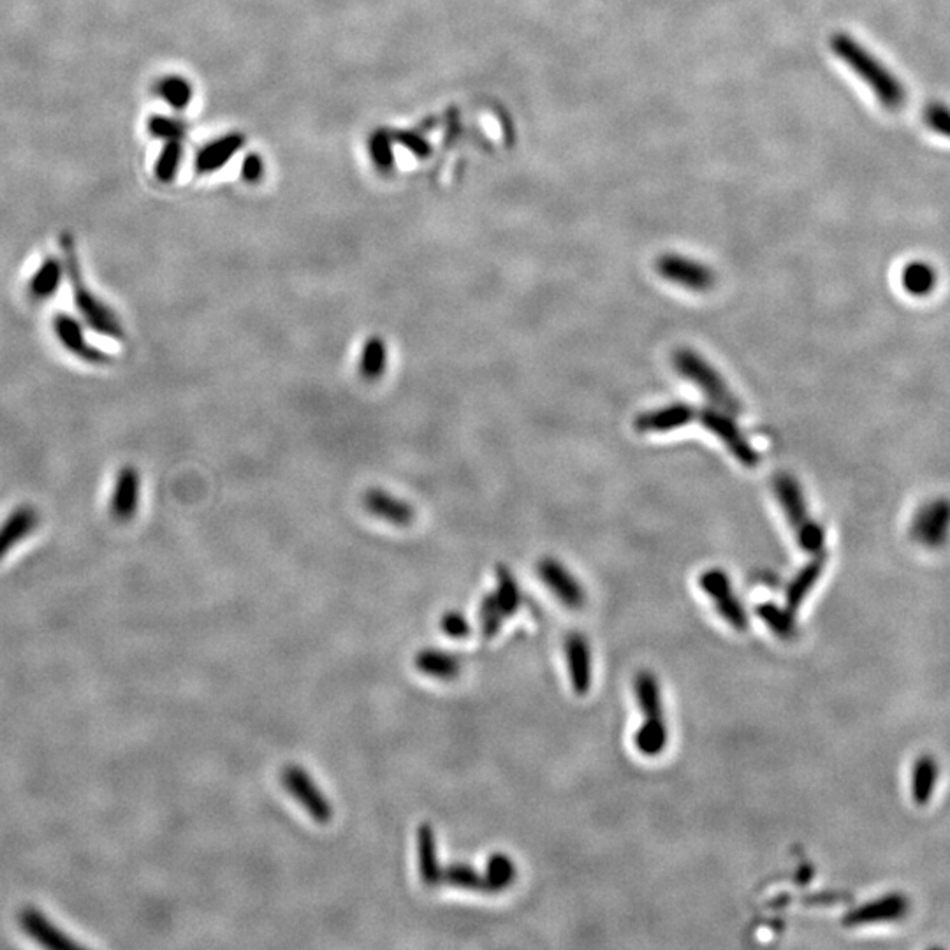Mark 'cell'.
<instances>
[{"mask_svg": "<svg viewBox=\"0 0 950 950\" xmlns=\"http://www.w3.org/2000/svg\"><path fill=\"white\" fill-rule=\"evenodd\" d=\"M908 908H910V903H908L905 896L893 894V896L875 899V901L866 903L861 908L848 911L843 917V925L866 926L877 925V922H884V920H896L899 917L907 916Z\"/></svg>", "mask_w": 950, "mask_h": 950, "instance_id": "17", "label": "cell"}, {"mask_svg": "<svg viewBox=\"0 0 950 950\" xmlns=\"http://www.w3.org/2000/svg\"><path fill=\"white\" fill-rule=\"evenodd\" d=\"M65 275L64 263L57 257L49 256L38 266L26 291L34 301H46L57 295L58 287L62 284V277Z\"/></svg>", "mask_w": 950, "mask_h": 950, "instance_id": "22", "label": "cell"}, {"mask_svg": "<svg viewBox=\"0 0 950 950\" xmlns=\"http://www.w3.org/2000/svg\"><path fill=\"white\" fill-rule=\"evenodd\" d=\"M925 122L929 129L950 139V109L940 103H931L925 108Z\"/></svg>", "mask_w": 950, "mask_h": 950, "instance_id": "37", "label": "cell"}, {"mask_svg": "<svg viewBox=\"0 0 950 950\" xmlns=\"http://www.w3.org/2000/svg\"><path fill=\"white\" fill-rule=\"evenodd\" d=\"M263 171H265V166H263L260 157L256 156V153L248 156L244 161V166H242V173H244V179L247 182H259Z\"/></svg>", "mask_w": 950, "mask_h": 950, "instance_id": "40", "label": "cell"}, {"mask_svg": "<svg viewBox=\"0 0 950 950\" xmlns=\"http://www.w3.org/2000/svg\"><path fill=\"white\" fill-rule=\"evenodd\" d=\"M182 145L180 141H166L164 150L157 159L156 177L159 182H173L179 171L180 162H182Z\"/></svg>", "mask_w": 950, "mask_h": 950, "instance_id": "33", "label": "cell"}, {"mask_svg": "<svg viewBox=\"0 0 950 950\" xmlns=\"http://www.w3.org/2000/svg\"><path fill=\"white\" fill-rule=\"evenodd\" d=\"M673 365L677 374L691 381L703 395H706L713 407L722 408L733 416L741 413V404L727 386V382L701 354L692 349H677L673 354Z\"/></svg>", "mask_w": 950, "mask_h": 950, "instance_id": "5", "label": "cell"}, {"mask_svg": "<svg viewBox=\"0 0 950 950\" xmlns=\"http://www.w3.org/2000/svg\"><path fill=\"white\" fill-rule=\"evenodd\" d=\"M697 419L706 430L712 431L718 439L724 442V446L729 449L730 455L745 465V467H757L760 458L759 452L754 449L747 437L743 435L738 423L734 421V416L730 413H725L718 407H704L698 410Z\"/></svg>", "mask_w": 950, "mask_h": 950, "instance_id": "6", "label": "cell"}, {"mask_svg": "<svg viewBox=\"0 0 950 950\" xmlns=\"http://www.w3.org/2000/svg\"><path fill=\"white\" fill-rule=\"evenodd\" d=\"M484 875L490 882L491 894L500 893V890L509 889L516 880V866L508 855H491Z\"/></svg>", "mask_w": 950, "mask_h": 950, "instance_id": "30", "label": "cell"}, {"mask_svg": "<svg viewBox=\"0 0 950 950\" xmlns=\"http://www.w3.org/2000/svg\"><path fill=\"white\" fill-rule=\"evenodd\" d=\"M440 627H442V630L447 636H451V638L455 639L467 638L470 633L469 621H467V618L458 611L446 612L442 617V621H440Z\"/></svg>", "mask_w": 950, "mask_h": 950, "instance_id": "38", "label": "cell"}, {"mask_svg": "<svg viewBox=\"0 0 950 950\" xmlns=\"http://www.w3.org/2000/svg\"><path fill=\"white\" fill-rule=\"evenodd\" d=\"M911 537L926 547H940L950 535V500H931L911 520Z\"/></svg>", "mask_w": 950, "mask_h": 950, "instance_id": "9", "label": "cell"}, {"mask_svg": "<svg viewBox=\"0 0 950 950\" xmlns=\"http://www.w3.org/2000/svg\"><path fill=\"white\" fill-rule=\"evenodd\" d=\"M416 668L423 674L439 680H452L461 671L460 659L442 650H423L417 653Z\"/></svg>", "mask_w": 950, "mask_h": 950, "instance_id": "25", "label": "cell"}, {"mask_svg": "<svg viewBox=\"0 0 950 950\" xmlns=\"http://www.w3.org/2000/svg\"><path fill=\"white\" fill-rule=\"evenodd\" d=\"M20 926H22L26 937H31L32 940L46 947V949H79L82 947L74 942L73 938L67 937L61 928L53 925L52 920L38 908H23L20 911Z\"/></svg>", "mask_w": 950, "mask_h": 950, "instance_id": "15", "label": "cell"}, {"mask_svg": "<svg viewBox=\"0 0 950 950\" xmlns=\"http://www.w3.org/2000/svg\"><path fill=\"white\" fill-rule=\"evenodd\" d=\"M156 94L174 109H185L192 99V87L182 76H166L157 83Z\"/></svg>", "mask_w": 950, "mask_h": 950, "instance_id": "31", "label": "cell"}, {"mask_svg": "<svg viewBox=\"0 0 950 950\" xmlns=\"http://www.w3.org/2000/svg\"><path fill=\"white\" fill-rule=\"evenodd\" d=\"M61 250L62 256H64L65 275L70 278L71 289H73L74 305H76L85 324L106 339H126L122 322L118 319L115 310L109 309L99 296L90 291L87 280L83 277L76 242H74V236L71 233H64L61 236Z\"/></svg>", "mask_w": 950, "mask_h": 950, "instance_id": "2", "label": "cell"}, {"mask_svg": "<svg viewBox=\"0 0 950 950\" xmlns=\"http://www.w3.org/2000/svg\"><path fill=\"white\" fill-rule=\"evenodd\" d=\"M633 689L644 716V722L633 736V745L644 757L660 756L668 747L669 733L659 682L651 673H639Z\"/></svg>", "mask_w": 950, "mask_h": 950, "instance_id": "3", "label": "cell"}, {"mask_svg": "<svg viewBox=\"0 0 950 950\" xmlns=\"http://www.w3.org/2000/svg\"><path fill=\"white\" fill-rule=\"evenodd\" d=\"M53 333L57 337L58 342L65 351L71 352L74 357H78L83 363L94 366H105L111 363V356L105 351L94 348L87 340V334L83 331L82 322L76 317L70 313H57L53 317Z\"/></svg>", "mask_w": 950, "mask_h": 950, "instance_id": "10", "label": "cell"}, {"mask_svg": "<svg viewBox=\"0 0 950 950\" xmlns=\"http://www.w3.org/2000/svg\"><path fill=\"white\" fill-rule=\"evenodd\" d=\"M417 866L425 886L435 887L442 884L437 840L430 824H423L417 829Z\"/></svg>", "mask_w": 950, "mask_h": 950, "instance_id": "20", "label": "cell"}, {"mask_svg": "<svg viewBox=\"0 0 950 950\" xmlns=\"http://www.w3.org/2000/svg\"><path fill=\"white\" fill-rule=\"evenodd\" d=\"M442 882L451 884V886L460 887V889L478 890V893H490V882L487 875L476 872L472 866L467 864H451L442 869Z\"/></svg>", "mask_w": 950, "mask_h": 950, "instance_id": "29", "label": "cell"}, {"mask_svg": "<svg viewBox=\"0 0 950 950\" xmlns=\"http://www.w3.org/2000/svg\"><path fill=\"white\" fill-rule=\"evenodd\" d=\"M698 585L709 595L716 611L734 630L747 632L750 620L738 597L734 594L733 585L727 574L722 569H709L701 574Z\"/></svg>", "mask_w": 950, "mask_h": 950, "instance_id": "7", "label": "cell"}, {"mask_svg": "<svg viewBox=\"0 0 950 950\" xmlns=\"http://www.w3.org/2000/svg\"><path fill=\"white\" fill-rule=\"evenodd\" d=\"M38 526L40 512L32 505H18L9 512V516L0 525V562L4 561L8 553L22 543L23 538L34 534Z\"/></svg>", "mask_w": 950, "mask_h": 950, "instance_id": "18", "label": "cell"}, {"mask_svg": "<svg viewBox=\"0 0 950 950\" xmlns=\"http://www.w3.org/2000/svg\"><path fill=\"white\" fill-rule=\"evenodd\" d=\"M757 617L769 627L771 632L777 633L778 638L792 639L796 636L794 612H790L787 608H778L775 604H760L756 609Z\"/></svg>", "mask_w": 950, "mask_h": 950, "instance_id": "28", "label": "cell"}, {"mask_svg": "<svg viewBox=\"0 0 950 950\" xmlns=\"http://www.w3.org/2000/svg\"><path fill=\"white\" fill-rule=\"evenodd\" d=\"M396 139H398L399 143L404 145L407 150L416 153V156H430V145H428V141H426L423 136L416 135V132H398V135H396Z\"/></svg>", "mask_w": 950, "mask_h": 950, "instance_id": "39", "label": "cell"}, {"mask_svg": "<svg viewBox=\"0 0 950 950\" xmlns=\"http://www.w3.org/2000/svg\"><path fill=\"white\" fill-rule=\"evenodd\" d=\"M370 153H372V159H374L375 166H377L378 170L389 171L395 164V156H393V148H391V138L387 132H375L370 139Z\"/></svg>", "mask_w": 950, "mask_h": 950, "instance_id": "36", "label": "cell"}, {"mask_svg": "<svg viewBox=\"0 0 950 950\" xmlns=\"http://www.w3.org/2000/svg\"><path fill=\"white\" fill-rule=\"evenodd\" d=\"M825 562H828L825 553H816V555H813V561L808 562L803 569L799 570L798 576L790 581L786 595V608L789 609L790 612H794L796 615V611L803 606L808 594L813 590V586H815L816 581L821 579L822 573H824Z\"/></svg>", "mask_w": 950, "mask_h": 950, "instance_id": "21", "label": "cell"}, {"mask_svg": "<svg viewBox=\"0 0 950 950\" xmlns=\"http://www.w3.org/2000/svg\"><path fill=\"white\" fill-rule=\"evenodd\" d=\"M901 282L908 295L925 298V296L931 295L937 287V269L928 263H922V260L910 263L903 269Z\"/></svg>", "mask_w": 950, "mask_h": 950, "instance_id": "26", "label": "cell"}, {"mask_svg": "<svg viewBox=\"0 0 950 950\" xmlns=\"http://www.w3.org/2000/svg\"><path fill=\"white\" fill-rule=\"evenodd\" d=\"M244 136L239 135H227L224 138L215 139L195 157V170L200 173H212V171L221 170L222 166H226L231 161V157L244 147Z\"/></svg>", "mask_w": 950, "mask_h": 950, "instance_id": "23", "label": "cell"}, {"mask_svg": "<svg viewBox=\"0 0 950 950\" xmlns=\"http://www.w3.org/2000/svg\"><path fill=\"white\" fill-rule=\"evenodd\" d=\"M695 417H697V413H695L694 407L677 402V404L665 405V407L639 414L633 426L639 434H668V431L683 428V426L694 421Z\"/></svg>", "mask_w": 950, "mask_h": 950, "instance_id": "14", "label": "cell"}, {"mask_svg": "<svg viewBox=\"0 0 950 950\" xmlns=\"http://www.w3.org/2000/svg\"><path fill=\"white\" fill-rule=\"evenodd\" d=\"M657 271L668 282L685 287L689 291L706 292L715 286L713 269L691 257L680 254H664L657 259Z\"/></svg>", "mask_w": 950, "mask_h": 950, "instance_id": "8", "label": "cell"}, {"mask_svg": "<svg viewBox=\"0 0 950 950\" xmlns=\"http://www.w3.org/2000/svg\"><path fill=\"white\" fill-rule=\"evenodd\" d=\"M565 659L569 665L573 691L577 695H585L590 691L594 671H591L590 647L581 633H570L569 638L565 639Z\"/></svg>", "mask_w": 950, "mask_h": 950, "instance_id": "19", "label": "cell"}, {"mask_svg": "<svg viewBox=\"0 0 950 950\" xmlns=\"http://www.w3.org/2000/svg\"><path fill=\"white\" fill-rule=\"evenodd\" d=\"M363 505L372 516L386 521L391 525L407 526L416 517L413 505L405 502L404 499L393 495L389 491L381 490V488H372V490L366 491L363 495Z\"/></svg>", "mask_w": 950, "mask_h": 950, "instance_id": "16", "label": "cell"}, {"mask_svg": "<svg viewBox=\"0 0 950 950\" xmlns=\"http://www.w3.org/2000/svg\"><path fill=\"white\" fill-rule=\"evenodd\" d=\"M387 360H389V352H387L386 340L377 334L366 339L361 348L360 363H357L361 378L369 382L378 381L386 372Z\"/></svg>", "mask_w": 950, "mask_h": 950, "instance_id": "24", "label": "cell"}, {"mask_svg": "<svg viewBox=\"0 0 950 950\" xmlns=\"http://www.w3.org/2000/svg\"><path fill=\"white\" fill-rule=\"evenodd\" d=\"M772 488H775L781 509L786 512L787 520L794 529L799 546L812 555L821 553L824 549L825 532L816 521L810 517L801 484L790 473H778L772 481Z\"/></svg>", "mask_w": 950, "mask_h": 950, "instance_id": "4", "label": "cell"}, {"mask_svg": "<svg viewBox=\"0 0 950 950\" xmlns=\"http://www.w3.org/2000/svg\"><path fill=\"white\" fill-rule=\"evenodd\" d=\"M938 766L931 757H922L917 760L911 772V794L917 803L926 804L931 794H933L935 786H937Z\"/></svg>", "mask_w": 950, "mask_h": 950, "instance_id": "27", "label": "cell"}, {"mask_svg": "<svg viewBox=\"0 0 950 950\" xmlns=\"http://www.w3.org/2000/svg\"><path fill=\"white\" fill-rule=\"evenodd\" d=\"M499 586H497L495 597L499 600L500 609L504 612V617L509 618L520 609L521 590L516 579L512 576L511 570L505 567H499Z\"/></svg>", "mask_w": 950, "mask_h": 950, "instance_id": "32", "label": "cell"}, {"mask_svg": "<svg viewBox=\"0 0 950 950\" xmlns=\"http://www.w3.org/2000/svg\"><path fill=\"white\" fill-rule=\"evenodd\" d=\"M148 132L153 138L164 139V141H180L188 132V127L177 118L156 115L148 120Z\"/></svg>", "mask_w": 950, "mask_h": 950, "instance_id": "35", "label": "cell"}, {"mask_svg": "<svg viewBox=\"0 0 950 950\" xmlns=\"http://www.w3.org/2000/svg\"><path fill=\"white\" fill-rule=\"evenodd\" d=\"M139 493H141V476L132 465H126L118 472L114 491L109 497V516L120 525L135 520L139 508Z\"/></svg>", "mask_w": 950, "mask_h": 950, "instance_id": "12", "label": "cell"}, {"mask_svg": "<svg viewBox=\"0 0 950 950\" xmlns=\"http://www.w3.org/2000/svg\"><path fill=\"white\" fill-rule=\"evenodd\" d=\"M282 783L292 798L300 801L301 807L316 819L319 824H328L333 816L330 801L317 789L312 778L300 766H287L282 771Z\"/></svg>", "mask_w": 950, "mask_h": 950, "instance_id": "11", "label": "cell"}, {"mask_svg": "<svg viewBox=\"0 0 950 950\" xmlns=\"http://www.w3.org/2000/svg\"><path fill=\"white\" fill-rule=\"evenodd\" d=\"M538 577L543 579L547 590H552L556 599L569 609H581L586 602V594L576 577L565 569L561 562L544 558L538 562Z\"/></svg>", "mask_w": 950, "mask_h": 950, "instance_id": "13", "label": "cell"}, {"mask_svg": "<svg viewBox=\"0 0 950 950\" xmlns=\"http://www.w3.org/2000/svg\"><path fill=\"white\" fill-rule=\"evenodd\" d=\"M829 46L861 82L872 88L884 108L898 111L905 106L907 90L903 87V83H899V79L875 55L864 49L863 44L857 43L845 32H836L829 40Z\"/></svg>", "mask_w": 950, "mask_h": 950, "instance_id": "1", "label": "cell"}, {"mask_svg": "<svg viewBox=\"0 0 950 950\" xmlns=\"http://www.w3.org/2000/svg\"><path fill=\"white\" fill-rule=\"evenodd\" d=\"M479 618H481V629L484 638H495L497 633L502 629L504 621V612L500 609L499 600L495 594H490L482 599L481 608H479Z\"/></svg>", "mask_w": 950, "mask_h": 950, "instance_id": "34", "label": "cell"}]
</instances>
